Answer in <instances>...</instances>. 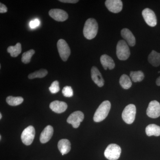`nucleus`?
Here are the masks:
<instances>
[{"instance_id": "nucleus-6", "label": "nucleus", "mask_w": 160, "mask_h": 160, "mask_svg": "<svg viewBox=\"0 0 160 160\" xmlns=\"http://www.w3.org/2000/svg\"><path fill=\"white\" fill-rule=\"evenodd\" d=\"M57 47L60 57L63 61L66 62L71 53L69 45L65 40L61 39L58 42Z\"/></svg>"}, {"instance_id": "nucleus-13", "label": "nucleus", "mask_w": 160, "mask_h": 160, "mask_svg": "<svg viewBox=\"0 0 160 160\" xmlns=\"http://www.w3.org/2000/svg\"><path fill=\"white\" fill-rule=\"evenodd\" d=\"M91 75L92 81L98 87H102L104 86L105 81L97 67L92 66L91 70Z\"/></svg>"}, {"instance_id": "nucleus-27", "label": "nucleus", "mask_w": 160, "mask_h": 160, "mask_svg": "<svg viewBox=\"0 0 160 160\" xmlns=\"http://www.w3.org/2000/svg\"><path fill=\"white\" fill-rule=\"evenodd\" d=\"M49 90L52 94L57 93L60 90L59 83L57 81H54L49 87Z\"/></svg>"}, {"instance_id": "nucleus-23", "label": "nucleus", "mask_w": 160, "mask_h": 160, "mask_svg": "<svg viewBox=\"0 0 160 160\" xmlns=\"http://www.w3.org/2000/svg\"><path fill=\"white\" fill-rule=\"evenodd\" d=\"M6 102L11 106H17L22 104L24 101V99L21 97L9 96L6 98Z\"/></svg>"}, {"instance_id": "nucleus-30", "label": "nucleus", "mask_w": 160, "mask_h": 160, "mask_svg": "<svg viewBox=\"0 0 160 160\" xmlns=\"http://www.w3.org/2000/svg\"><path fill=\"white\" fill-rule=\"evenodd\" d=\"M8 10L7 7L3 3H0V13H5Z\"/></svg>"}, {"instance_id": "nucleus-4", "label": "nucleus", "mask_w": 160, "mask_h": 160, "mask_svg": "<svg viewBox=\"0 0 160 160\" xmlns=\"http://www.w3.org/2000/svg\"><path fill=\"white\" fill-rule=\"evenodd\" d=\"M136 114V108L133 104H129L126 106L122 113L123 121L128 124H131L134 122Z\"/></svg>"}, {"instance_id": "nucleus-17", "label": "nucleus", "mask_w": 160, "mask_h": 160, "mask_svg": "<svg viewBox=\"0 0 160 160\" xmlns=\"http://www.w3.org/2000/svg\"><path fill=\"white\" fill-rule=\"evenodd\" d=\"M100 61L105 70H107V69L111 70L114 69L115 66L114 61L108 55H102L100 58Z\"/></svg>"}, {"instance_id": "nucleus-32", "label": "nucleus", "mask_w": 160, "mask_h": 160, "mask_svg": "<svg viewBox=\"0 0 160 160\" xmlns=\"http://www.w3.org/2000/svg\"><path fill=\"white\" fill-rule=\"evenodd\" d=\"M156 83L157 86H160V76L156 80Z\"/></svg>"}, {"instance_id": "nucleus-12", "label": "nucleus", "mask_w": 160, "mask_h": 160, "mask_svg": "<svg viewBox=\"0 0 160 160\" xmlns=\"http://www.w3.org/2000/svg\"><path fill=\"white\" fill-rule=\"evenodd\" d=\"M49 14L50 17L58 22H64L69 17L68 13L61 9H52L49 10Z\"/></svg>"}, {"instance_id": "nucleus-28", "label": "nucleus", "mask_w": 160, "mask_h": 160, "mask_svg": "<svg viewBox=\"0 0 160 160\" xmlns=\"http://www.w3.org/2000/svg\"><path fill=\"white\" fill-rule=\"evenodd\" d=\"M62 93L66 97H72L73 95V90L71 86H66L63 88Z\"/></svg>"}, {"instance_id": "nucleus-29", "label": "nucleus", "mask_w": 160, "mask_h": 160, "mask_svg": "<svg viewBox=\"0 0 160 160\" xmlns=\"http://www.w3.org/2000/svg\"><path fill=\"white\" fill-rule=\"evenodd\" d=\"M40 22L38 19H35L33 20H32L29 23V26L32 29H35L36 27L39 26Z\"/></svg>"}, {"instance_id": "nucleus-26", "label": "nucleus", "mask_w": 160, "mask_h": 160, "mask_svg": "<svg viewBox=\"0 0 160 160\" xmlns=\"http://www.w3.org/2000/svg\"><path fill=\"white\" fill-rule=\"evenodd\" d=\"M34 53L35 51L32 49L24 52L22 55V62L24 64H28L30 62L31 58Z\"/></svg>"}, {"instance_id": "nucleus-11", "label": "nucleus", "mask_w": 160, "mask_h": 160, "mask_svg": "<svg viewBox=\"0 0 160 160\" xmlns=\"http://www.w3.org/2000/svg\"><path fill=\"white\" fill-rule=\"evenodd\" d=\"M105 5L108 10L113 13H118L122 9V2L121 0H106Z\"/></svg>"}, {"instance_id": "nucleus-16", "label": "nucleus", "mask_w": 160, "mask_h": 160, "mask_svg": "<svg viewBox=\"0 0 160 160\" xmlns=\"http://www.w3.org/2000/svg\"><path fill=\"white\" fill-rule=\"evenodd\" d=\"M53 133V129L52 126H46L40 135V140L41 142L44 144L49 142L51 138Z\"/></svg>"}, {"instance_id": "nucleus-33", "label": "nucleus", "mask_w": 160, "mask_h": 160, "mask_svg": "<svg viewBox=\"0 0 160 160\" xmlns=\"http://www.w3.org/2000/svg\"><path fill=\"white\" fill-rule=\"evenodd\" d=\"M2 113H0V119H2Z\"/></svg>"}, {"instance_id": "nucleus-9", "label": "nucleus", "mask_w": 160, "mask_h": 160, "mask_svg": "<svg viewBox=\"0 0 160 160\" xmlns=\"http://www.w3.org/2000/svg\"><path fill=\"white\" fill-rule=\"evenodd\" d=\"M142 16L146 24L151 27H154L157 24V20L154 12L149 8H146L142 12Z\"/></svg>"}, {"instance_id": "nucleus-24", "label": "nucleus", "mask_w": 160, "mask_h": 160, "mask_svg": "<svg viewBox=\"0 0 160 160\" xmlns=\"http://www.w3.org/2000/svg\"><path fill=\"white\" fill-rule=\"evenodd\" d=\"M130 76L131 80L134 82H142L145 78L144 73L142 71H131Z\"/></svg>"}, {"instance_id": "nucleus-8", "label": "nucleus", "mask_w": 160, "mask_h": 160, "mask_svg": "<svg viewBox=\"0 0 160 160\" xmlns=\"http://www.w3.org/2000/svg\"><path fill=\"white\" fill-rule=\"evenodd\" d=\"M84 115L82 112L77 111L71 113L67 118V122L74 128H78L83 121Z\"/></svg>"}, {"instance_id": "nucleus-21", "label": "nucleus", "mask_w": 160, "mask_h": 160, "mask_svg": "<svg viewBox=\"0 0 160 160\" xmlns=\"http://www.w3.org/2000/svg\"><path fill=\"white\" fill-rule=\"evenodd\" d=\"M22 50L21 43H18L15 46H9L7 49V52L12 57H17L21 53Z\"/></svg>"}, {"instance_id": "nucleus-3", "label": "nucleus", "mask_w": 160, "mask_h": 160, "mask_svg": "<svg viewBox=\"0 0 160 160\" xmlns=\"http://www.w3.org/2000/svg\"><path fill=\"white\" fill-rule=\"evenodd\" d=\"M116 53L118 58L125 61L128 59L130 55V50L128 44L124 40H120L117 46Z\"/></svg>"}, {"instance_id": "nucleus-7", "label": "nucleus", "mask_w": 160, "mask_h": 160, "mask_svg": "<svg viewBox=\"0 0 160 160\" xmlns=\"http://www.w3.org/2000/svg\"><path fill=\"white\" fill-rule=\"evenodd\" d=\"M35 130L32 126H29L26 128L22 133L21 139L22 142L26 146L31 145L34 140Z\"/></svg>"}, {"instance_id": "nucleus-25", "label": "nucleus", "mask_w": 160, "mask_h": 160, "mask_svg": "<svg viewBox=\"0 0 160 160\" xmlns=\"http://www.w3.org/2000/svg\"><path fill=\"white\" fill-rule=\"evenodd\" d=\"M47 74L48 71L46 69H42L29 74L28 75V78L30 79L36 78H43L45 77Z\"/></svg>"}, {"instance_id": "nucleus-19", "label": "nucleus", "mask_w": 160, "mask_h": 160, "mask_svg": "<svg viewBox=\"0 0 160 160\" xmlns=\"http://www.w3.org/2000/svg\"><path fill=\"white\" fill-rule=\"evenodd\" d=\"M150 64L154 67H158L160 65V53L152 50L149 54L148 58Z\"/></svg>"}, {"instance_id": "nucleus-31", "label": "nucleus", "mask_w": 160, "mask_h": 160, "mask_svg": "<svg viewBox=\"0 0 160 160\" xmlns=\"http://www.w3.org/2000/svg\"><path fill=\"white\" fill-rule=\"evenodd\" d=\"M59 1L63 3H72V4L78 3L79 2L78 0H59Z\"/></svg>"}, {"instance_id": "nucleus-22", "label": "nucleus", "mask_w": 160, "mask_h": 160, "mask_svg": "<svg viewBox=\"0 0 160 160\" xmlns=\"http://www.w3.org/2000/svg\"><path fill=\"white\" fill-rule=\"evenodd\" d=\"M119 83L120 85L123 89H129L132 85L130 78L126 74H123L121 77Z\"/></svg>"}, {"instance_id": "nucleus-35", "label": "nucleus", "mask_w": 160, "mask_h": 160, "mask_svg": "<svg viewBox=\"0 0 160 160\" xmlns=\"http://www.w3.org/2000/svg\"><path fill=\"white\" fill-rule=\"evenodd\" d=\"M158 73H160V71H158Z\"/></svg>"}, {"instance_id": "nucleus-1", "label": "nucleus", "mask_w": 160, "mask_h": 160, "mask_svg": "<svg viewBox=\"0 0 160 160\" xmlns=\"http://www.w3.org/2000/svg\"><path fill=\"white\" fill-rule=\"evenodd\" d=\"M98 29V25L94 18H89L86 20L83 28V34L86 39L91 40L96 36Z\"/></svg>"}, {"instance_id": "nucleus-15", "label": "nucleus", "mask_w": 160, "mask_h": 160, "mask_svg": "<svg viewBox=\"0 0 160 160\" xmlns=\"http://www.w3.org/2000/svg\"><path fill=\"white\" fill-rule=\"evenodd\" d=\"M121 35L130 46H134L136 44L135 38L132 32L127 28H124L121 31Z\"/></svg>"}, {"instance_id": "nucleus-34", "label": "nucleus", "mask_w": 160, "mask_h": 160, "mask_svg": "<svg viewBox=\"0 0 160 160\" xmlns=\"http://www.w3.org/2000/svg\"><path fill=\"white\" fill-rule=\"evenodd\" d=\"M1 139H2V136H0V139H1Z\"/></svg>"}, {"instance_id": "nucleus-2", "label": "nucleus", "mask_w": 160, "mask_h": 160, "mask_svg": "<svg viewBox=\"0 0 160 160\" xmlns=\"http://www.w3.org/2000/svg\"><path fill=\"white\" fill-rule=\"evenodd\" d=\"M111 108V103L109 101L102 102L95 112L93 121L99 122L106 118Z\"/></svg>"}, {"instance_id": "nucleus-14", "label": "nucleus", "mask_w": 160, "mask_h": 160, "mask_svg": "<svg viewBox=\"0 0 160 160\" xmlns=\"http://www.w3.org/2000/svg\"><path fill=\"white\" fill-rule=\"evenodd\" d=\"M49 107L50 109L54 112L61 113L66 111L67 109L68 106L65 102L55 101L50 103Z\"/></svg>"}, {"instance_id": "nucleus-18", "label": "nucleus", "mask_w": 160, "mask_h": 160, "mask_svg": "<svg viewBox=\"0 0 160 160\" xmlns=\"http://www.w3.org/2000/svg\"><path fill=\"white\" fill-rule=\"evenodd\" d=\"M58 148L62 155L67 154L71 149V143L69 140L63 139L58 143Z\"/></svg>"}, {"instance_id": "nucleus-20", "label": "nucleus", "mask_w": 160, "mask_h": 160, "mask_svg": "<svg viewBox=\"0 0 160 160\" xmlns=\"http://www.w3.org/2000/svg\"><path fill=\"white\" fill-rule=\"evenodd\" d=\"M146 132L148 136H160V127L155 124H150L146 127Z\"/></svg>"}, {"instance_id": "nucleus-5", "label": "nucleus", "mask_w": 160, "mask_h": 160, "mask_svg": "<svg viewBox=\"0 0 160 160\" xmlns=\"http://www.w3.org/2000/svg\"><path fill=\"white\" fill-rule=\"evenodd\" d=\"M121 147L117 144H111L108 146L105 150L104 155L105 157L109 160H117L121 155Z\"/></svg>"}, {"instance_id": "nucleus-10", "label": "nucleus", "mask_w": 160, "mask_h": 160, "mask_svg": "<svg viewBox=\"0 0 160 160\" xmlns=\"http://www.w3.org/2000/svg\"><path fill=\"white\" fill-rule=\"evenodd\" d=\"M148 116L156 118L160 116V104L157 101H152L149 103L146 111Z\"/></svg>"}]
</instances>
